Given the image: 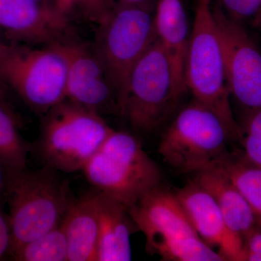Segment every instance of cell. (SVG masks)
I'll return each instance as SVG.
<instances>
[{"label":"cell","instance_id":"6da1fadb","mask_svg":"<svg viewBox=\"0 0 261 261\" xmlns=\"http://www.w3.org/2000/svg\"><path fill=\"white\" fill-rule=\"evenodd\" d=\"M12 232V250L61 224L73 200L69 182L60 171L44 166L5 178Z\"/></svg>","mask_w":261,"mask_h":261},{"label":"cell","instance_id":"7a4b0ae2","mask_svg":"<svg viewBox=\"0 0 261 261\" xmlns=\"http://www.w3.org/2000/svg\"><path fill=\"white\" fill-rule=\"evenodd\" d=\"M82 171L94 190L127 209L162 183L157 163L137 137L123 130H113Z\"/></svg>","mask_w":261,"mask_h":261},{"label":"cell","instance_id":"3957f363","mask_svg":"<svg viewBox=\"0 0 261 261\" xmlns=\"http://www.w3.org/2000/svg\"><path fill=\"white\" fill-rule=\"evenodd\" d=\"M235 139L216 113L193 99L170 121L159 153L174 171L194 175L221 162L229 154L228 142Z\"/></svg>","mask_w":261,"mask_h":261},{"label":"cell","instance_id":"277c9868","mask_svg":"<svg viewBox=\"0 0 261 261\" xmlns=\"http://www.w3.org/2000/svg\"><path fill=\"white\" fill-rule=\"evenodd\" d=\"M113 130L101 115L65 99L44 113L35 149L44 166L77 172Z\"/></svg>","mask_w":261,"mask_h":261},{"label":"cell","instance_id":"5b68a950","mask_svg":"<svg viewBox=\"0 0 261 261\" xmlns=\"http://www.w3.org/2000/svg\"><path fill=\"white\" fill-rule=\"evenodd\" d=\"M185 82L193 99L212 110L236 139L241 129L233 118L226 83L222 46L216 27L213 0H196L190 32Z\"/></svg>","mask_w":261,"mask_h":261},{"label":"cell","instance_id":"8992f818","mask_svg":"<svg viewBox=\"0 0 261 261\" xmlns=\"http://www.w3.org/2000/svg\"><path fill=\"white\" fill-rule=\"evenodd\" d=\"M66 75L59 42L40 47L10 43L0 53V83L41 114L65 100Z\"/></svg>","mask_w":261,"mask_h":261},{"label":"cell","instance_id":"52a82bcc","mask_svg":"<svg viewBox=\"0 0 261 261\" xmlns=\"http://www.w3.org/2000/svg\"><path fill=\"white\" fill-rule=\"evenodd\" d=\"M185 94L176 85L169 59L156 40L130 73L119 115L136 132L151 133L172 119Z\"/></svg>","mask_w":261,"mask_h":261},{"label":"cell","instance_id":"ba28073f","mask_svg":"<svg viewBox=\"0 0 261 261\" xmlns=\"http://www.w3.org/2000/svg\"><path fill=\"white\" fill-rule=\"evenodd\" d=\"M154 10L112 5L99 22L93 47L116 92L118 107L124 97L132 70L157 40Z\"/></svg>","mask_w":261,"mask_h":261},{"label":"cell","instance_id":"9c48e42d","mask_svg":"<svg viewBox=\"0 0 261 261\" xmlns=\"http://www.w3.org/2000/svg\"><path fill=\"white\" fill-rule=\"evenodd\" d=\"M213 10L230 97L250 116L261 110V53L241 24L214 5Z\"/></svg>","mask_w":261,"mask_h":261},{"label":"cell","instance_id":"30bf717a","mask_svg":"<svg viewBox=\"0 0 261 261\" xmlns=\"http://www.w3.org/2000/svg\"><path fill=\"white\" fill-rule=\"evenodd\" d=\"M59 43L67 61L65 99L101 116L119 115L118 97L94 47L65 39Z\"/></svg>","mask_w":261,"mask_h":261},{"label":"cell","instance_id":"8fae6325","mask_svg":"<svg viewBox=\"0 0 261 261\" xmlns=\"http://www.w3.org/2000/svg\"><path fill=\"white\" fill-rule=\"evenodd\" d=\"M69 31L67 10L36 0H0V34L8 42L49 45Z\"/></svg>","mask_w":261,"mask_h":261},{"label":"cell","instance_id":"7c38bea8","mask_svg":"<svg viewBox=\"0 0 261 261\" xmlns=\"http://www.w3.org/2000/svg\"><path fill=\"white\" fill-rule=\"evenodd\" d=\"M127 210L138 231L145 235L146 250L150 254L170 239L198 236L176 193L161 185L142 196Z\"/></svg>","mask_w":261,"mask_h":261},{"label":"cell","instance_id":"4fadbf2b","mask_svg":"<svg viewBox=\"0 0 261 261\" xmlns=\"http://www.w3.org/2000/svg\"><path fill=\"white\" fill-rule=\"evenodd\" d=\"M198 236L224 260L243 261L244 240L230 231L214 197L192 180L175 192Z\"/></svg>","mask_w":261,"mask_h":261},{"label":"cell","instance_id":"5bb4252c","mask_svg":"<svg viewBox=\"0 0 261 261\" xmlns=\"http://www.w3.org/2000/svg\"><path fill=\"white\" fill-rule=\"evenodd\" d=\"M154 25L158 42L171 63L176 85L186 93L185 68L190 33L182 0H158Z\"/></svg>","mask_w":261,"mask_h":261},{"label":"cell","instance_id":"9a60e30c","mask_svg":"<svg viewBox=\"0 0 261 261\" xmlns=\"http://www.w3.org/2000/svg\"><path fill=\"white\" fill-rule=\"evenodd\" d=\"M192 180L214 197L231 232L244 240L253 228L258 226L256 216L250 204L219 163L195 173Z\"/></svg>","mask_w":261,"mask_h":261},{"label":"cell","instance_id":"2e32d148","mask_svg":"<svg viewBox=\"0 0 261 261\" xmlns=\"http://www.w3.org/2000/svg\"><path fill=\"white\" fill-rule=\"evenodd\" d=\"M98 192L99 238L97 261H129L130 238L138 231L123 204Z\"/></svg>","mask_w":261,"mask_h":261},{"label":"cell","instance_id":"e0dca14e","mask_svg":"<svg viewBox=\"0 0 261 261\" xmlns=\"http://www.w3.org/2000/svg\"><path fill=\"white\" fill-rule=\"evenodd\" d=\"M68 261H97L99 238L98 192L73 200L63 221Z\"/></svg>","mask_w":261,"mask_h":261},{"label":"cell","instance_id":"ac0fdd59","mask_svg":"<svg viewBox=\"0 0 261 261\" xmlns=\"http://www.w3.org/2000/svg\"><path fill=\"white\" fill-rule=\"evenodd\" d=\"M32 149L20 134L18 117L0 92V169L5 179L27 169Z\"/></svg>","mask_w":261,"mask_h":261},{"label":"cell","instance_id":"d6986e66","mask_svg":"<svg viewBox=\"0 0 261 261\" xmlns=\"http://www.w3.org/2000/svg\"><path fill=\"white\" fill-rule=\"evenodd\" d=\"M219 164L250 204L261 227V168L230 153Z\"/></svg>","mask_w":261,"mask_h":261},{"label":"cell","instance_id":"ffe728a7","mask_svg":"<svg viewBox=\"0 0 261 261\" xmlns=\"http://www.w3.org/2000/svg\"><path fill=\"white\" fill-rule=\"evenodd\" d=\"M68 242L63 225L25 244L12 252L11 256L19 261L68 260Z\"/></svg>","mask_w":261,"mask_h":261},{"label":"cell","instance_id":"44dd1931","mask_svg":"<svg viewBox=\"0 0 261 261\" xmlns=\"http://www.w3.org/2000/svg\"><path fill=\"white\" fill-rule=\"evenodd\" d=\"M153 254L159 255L163 260H224L219 252L214 251L197 235H187L166 240L156 247Z\"/></svg>","mask_w":261,"mask_h":261},{"label":"cell","instance_id":"7402d4cb","mask_svg":"<svg viewBox=\"0 0 261 261\" xmlns=\"http://www.w3.org/2000/svg\"><path fill=\"white\" fill-rule=\"evenodd\" d=\"M240 138L243 140L244 159L261 168V110L247 117Z\"/></svg>","mask_w":261,"mask_h":261},{"label":"cell","instance_id":"603a6c76","mask_svg":"<svg viewBox=\"0 0 261 261\" xmlns=\"http://www.w3.org/2000/svg\"><path fill=\"white\" fill-rule=\"evenodd\" d=\"M213 5L238 23L261 14V0H216Z\"/></svg>","mask_w":261,"mask_h":261},{"label":"cell","instance_id":"cb8c5ba5","mask_svg":"<svg viewBox=\"0 0 261 261\" xmlns=\"http://www.w3.org/2000/svg\"><path fill=\"white\" fill-rule=\"evenodd\" d=\"M243 261H261V227L259 226L244 239Z\"/></svg>","mask_w":261,"mask_h":261},{"label":"cell","instance_id":"d4e9b609","mask_svg":"<svg viewBox=\"0 0 261 261\" xmlns=\"http://www.w3.org/2000/svg\"><path fill=\"white\" fill-rule=\"evenodd\" d=\"M12 244L13 240L9 219L0 207V260L10 255Z\"/></svg>","mask_w":261,"mask_h":261},{"label":"cell","instance_id":"484cf974","mask_svg":"<svg viewBox=\"0 0 261 261\" xmlns=\"http://www.w3.org/2000/svg\"><path fill=\"white\" fill-rule=\"evenodd\" d=\"M86 9L90 11L91 15L97 18L99 22L107 13L109 5L108 0H88Z\"/></svg>","mask_w":261,"mask_h":261},{"label":"cell","instance_id":"4316f807","mask_svg":"<svg viewBox=\"0 0 261 261\" xmlns=\"http://www.w3.org/2000/svg\"><path fill=\"white\" fill-rule=\"evenodd\" d=\"M158 0H108L110 6L112 5H126V6L142 7L154 9Z\"/></svg>","mask_w":261,"mask_h":261},{"label":"cell","instance_id":"83f0119b","mask_svg":"<svg viewBox=\"0 0 261 261\" xmlns=\"http://www.w3.org/2000/svg\"><path fill=\"white\" fill-rule=\"evenodd\" d=\"M36 1L39 2V3H43V4L60 7V8H63V9L66 10L69 9L65 0H36Z\"/></svg>","mask_w":261,"mask_h":261},{"label":"cell","instance_id":"f1b7e54d","mask_svg":"<svg viewBox=\"0 0 261 261\" xmlns=\"http://www.w3.org/2000/svg\"><path fill=\"white\" fill-rule=\"evenodd\" d=\"M10 43L11 42H8V41L0 34V53H3V51L9 46Z\"/></svg>","mask_w":261,"mask_h":261},{"label":"cell","instance_id":"f546056e","mask_svg":"<svg viewBox=\"0 0 261 261\" xmlns=\"http://www.w3.org/2000/svg\"><path fill=\"white\" fill-rule=\"evenodd\" d=\"M66 3L69 7L75 3H79V4L84 5L85 8H87L88 0H66Z\"/></svg>","mask_w":261,"mask_h":261},{"label":"cell","instance_id":"4dcf8cb0","mask_svg":"<svg viewBox=\"0 0 261 261\" xmlns=\"http://www.w3.org/2000/svg\"><path fill=\"white\" fill-rule=\"evenodd\" d=\"M254 23H255V25H260V27H261V14L254 20Z\"/></svg>","mask_w":261,"mask_h":261}]
</instances>
